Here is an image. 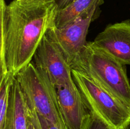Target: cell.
<instances>
[{
  "instance_id": "6da1fadb",
  "label": "cell",
  "mask_w": 130,
  "mask_h": 129,
  "mask_svg": "<svg viewBox=\"0 0 130 129\" xmlns=\"http://www.w3.org/2000/svg\"><path fill=\"white\" fill-rule=\"evenodd\" d=\"M55 0L23 5L17 0L6 5L5 51L8 73L15 76L32 60L43 37L54 24Z\"/></svg>"
},
{
  "instance_id": "7a4b0ae2",
  "label": "cell",
  "mask_w": 130,
  "mask_h": 129,
  "mask_svg": "<svg viewBox=\"0 0 130 129\" xmlns=\"http://www.w3.org/2000/svg\"><path fill=\"white\" fill-rule=\"evenodd\" d=\"M71 67L130 105V83L125 65L95 46L92 42L86 43Z\"/></svg>"
},
{
  "instance_id": "3957f363",
  "label": "cell",
  "mask_w": 130,
  "mask_h": 129,
  "mask_svg": "<svg viewBox=\"0 0 130 129\" xmlns=\"http://www.w3.org/2000/svg\"><path fill=\"white\" fill-rule=\"evenodd\" d=\"M74 81L90 111L111 129H128L130 105L110 94L86 75L72 69Z\"/></svg>"
},
{
  "instance_id": "277c9868",
  "label": "cell",
  "mask_w": 130,
  "mask_h": 129,
  "mask_svg": "<svg viewBox=\"0 0 130 129\" xmlns=\"http://www.w3.org/2000/svg\"><path fill=\"white\" fill-rule=\"evenodd\" d=\"M15 78L30 108L51 122L65 125L56 89L44 72L37 68L31 61Z\"/></svg>"
},
{
  "instance_id": "5b68a950",
  "label": "cell",
  "mask_w": 130,
  "mask_h": 129,
  "mask_svg": "<svg viewBox=\"0 0 130 129\" xmlns=\"http://www.w3.org/2000/svg\"><path fill=\"white\" fill-rule=\"evenodd\" d=\"M99 6H95L62 27H56L53 24L46 32L60 49L70 65L87 42L86 39L89 27Z\"/></svg>"
},
{
  "instance_id": "8992f818",
  "label": "cell",
  "mask_w": 130,
  "mask_h": 129,
  "mask_svg": "<svg viewBox=\"0 0 130 129\" xmlns=\"http://www.w3.org/2000/svg\"><path fill=\"white\" fill-rule=\"evenodd\" d=\"M32 62L46 75L55 88L74 83L71 65L47 34L37 48Z\"/></svg>"
},
{
  "instance_id": "52a82bcc",
  "label": "cell",
  "mask_w": 130,
  "mask_h": 129,
  "mask_svg": "<svg viewBox=\"0 0 130 129\" xmlns=\"http://www.w3.org/2000/svg\"><path fill=\"white\" fill-rule=\"evenodd\" d=\"M92 42L123 64L130 65L129 20L107 25Z\"/></svg>"
},
{
  "instance_id": "ba28073f",
  "label": "cell",
  "mask_w": 130,
  "mask_h": 129,
  "mask_svg": "<svg viewBox=\"0 0 130 129\" xmlns=\"http://www.w3.org/2000/svg\"><path fill=\"white\" fill-rule=\"evenodd\" d=\"M61 116L67 129H83L90 113L76 83L56 87Z\"/></svg>"
},
{
  "instance_id": "9c48e42d",
  "label": "cell",
  "mask_w": 130,
  "mask_h": 129,
  "mask_svg": "<svg viewBox=\"0 0 130 129\" xmlns=\"http://www.w3.org/2000/svg\"><path fill=\"white\" fill-rule=\"evenodd\" d=\"M28 111L24 94L13 77L9 94L5 129H28Z\"/></svg>"
},
{
  "instance_id": "30bf717a",
  "label": "cell",
  "mask_w": 130,
  "mask_h": 129,
  "mask_svg": "<svg viewBox=\"0 0 130 129\" xmlns=\"http://www.w3.org/2000/svg\"><path fill=\"white\" fill-rule=\"evenodd\" d=\"M102 0H74L62 9L57 10L53 25L60 28L76 20L83 14L100 5Z\"/></svg>"
},
{
  "instance_id": "8fae6325",
  "label": "cell",
  "mask_w": 130,
  "mask_h": 129,
  "mask_svg": "<svg viewBox=\"0 0 130 129\" xmlns=\"http://www.w3.org/2000/svg\"><path fill=\"white\" fill-rule=\"evenodd\" d=\"M6 5L5 0H0V91L5 79L10 73L6 67L5 51V13Z\"/></svg>"
},
{
  "instance_id": "7c38bea8",
  "label": "cell",
  "mask_w": 130,
  "mask_h": 129,
  "mask_svg": "<svg viewBox=\"0 0 130 129\" xmlns=\"http://www.w3.org/2000/svg\"><path fill=\"white\" fill-rule=\"evenodd\" d=\"M13 77L9 74L5 79L0 91V129H5L9 94Z\"/></svg>"
},
{
  "instance_id": "4fadbf2b",
  "label": "cell",
  "mask_w": 130,
  "mask_h": 129,
  "mask_svg": "<svg viewBox=\"0 0 130 129\" xmlns=\"http://www.w3.org/2000/svg\"><path fill=\"white\" fill-rule=\"evenodd\" d=\"M29 111L35 120L39 129H67L63 124H57L48 121L44 118L38 115L34 110L29 107Z\"/></svg>"
},
{
  "instance_id": "5bb4252c",
  "label": "cell",
  "mask_w": 130,
  "mask_h": 129,
  "mask_svg": "<svg viewBox=\"0 0 130 129\" xmlns=\"http://www.w3.org/2000/svg\"><path fill=\"white\" fill-rule=\"evenodd\" d=\"M83 129H111L98 118L90 113L85 121ZM129 129V128H128Z\"/></svg>"
},
{
  "instance_id": "9a60e30c",
  "label": "cell",
  "mask_w": 130,
  "mask_h": 129,
  "mask_svg": "<svg viewBox=\"0 0 130 129\" xmlns=\"http://www.w3.org/2000/svg\"><path fill=\"white\" fill-rule=\"evenodd\" d=\"M29 107V106H28ZM28 129H39L30 111H28Z\"/></svg>"
},
{
  "instance_id": "2e32d148",
  "label": "cell",
  "mask_w": 130,
  "mask_h": 129,
  "mask_svg": "<svg viewBox=\"0 0 130 129\" xmlns=\"http://www.w3.org/2000/svg\"><path fill=\"white\" fill-rule=\"evenodd\" d=\"M17 1L23 5H35V4L44 3L52 0H17Z\"/></svg>"
},
{
  "instance_id": "e0dca14e",
  "label": "cell",
  "mask_w": 130,
  "mask_h": 129,
  "mask_svg": "<svg viewBox=\"0 0 130 129\" xmlns=\"http://www.w3.org/2000/svg\"><path fill=\"white\" fill-rule=\"evenodd\" d=\"M73 1H74V0H55L57 6H58V10L65 8Z\"/></svg>"
},
{
  "instance_id": "ac0fdd59",
  "label": "cell",
  "mask_w": 130,
  "mask_h": 129,
  "mask_svg": "<svg viewBox=\"0 0 130 129\" xmlns=\"http://www.w3.org/2000/svg\"><path fill=\"white\" fill-rule=\"evenodd\" d=\"M129 129H130V126H129Z\"/></svg>"
}]
</instances>
